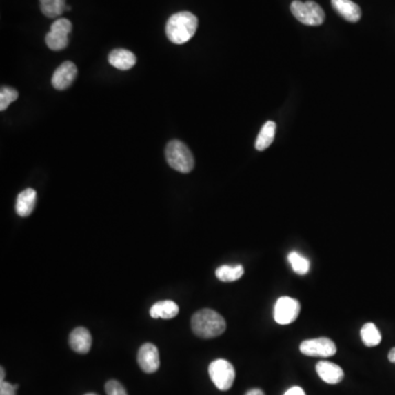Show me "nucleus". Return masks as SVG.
Wrapping results in <instances>:
<instances>
[{
  "label": "nucleus",
  "instance_id": "1",
  "mask_svg": "<svg viewBox=\"0 0 395 395\" xmlns=\"http://www.w3.org/2000/svg\"><path fill=\"white\" fill-rule=\"evenodd\" d=\"M191 328L198 337L214 338L225 332L226 322L222 315L213 310L202 309L192 315Z\"/></svg>",
  "mask_w": 395,
  "mask_h": 395
},
{
  "label": "nucleus",
  "instance_id": "2",
  "mask_svg": "<svg viewBox=\"0 0 395 395\" xmlns=\"http://www.w3.org/2000/svg\"><path fill=\"white\" fill-rule=\"evenodd\" d=\"M198 29V18L189 11L172 14L166 23V35L174 44H185L192 39Z\"/></svg>",
  "mask_w": 395,
  "mask_h": 395
},
{
  "label": "nucleus",
  "instance_id": "3",
  "mask_svg": "<svg viewBox=\"0 0 395 395\" xmlns=\"http://www.w3.org/2000/svg\"><path fill=\"white\" fill-rule=\"evenodd\" d=\"M165 155L168 165L177 172L188 174L194 170V155L185 143L178 140L168 143Z\"/></svg>",
  "mask_w": 395,
  "mask_h": 395
},
{
  "label": "nucleus",
  "instance_id": "4",
  "mask_svg": "<svg viewBox=\"0 0 395 395\" xmlns=\"http://www.w3.org/2000/svg\"><path fill=\"white\" fill-rule=\"evenodd\" d=\"M291 12L303 25L316 27L322 25L325 20V12L322 7L314 1L303 3L300 0H294L291 3Z\"/></svg>",
  "mask_w": 395,
  "mask_h": 395
},
{
  "label": "nucleus",
  "instance_id": "5",
  "mask_svg": "<svg viewBox=\"0 0 395 395\" xmlns=\"http://www.w3.org/2000/svg\"><path fill=\"white\" fill-rule=\"evenodd\" d=\"M209 376L219 390L227 391L234 383L235 369L225 359H216L209 366Z\"/></svg>",
  "mask_w": 395,
  "mask_h": 395
},
{
  "label": "nucleus",
  "instance_id": "6",
  "mask_svg": "<svg viewBox=\"0 0 395 395\" xmlns=\"http://www.w3.org/2000/svg\"><path fill=\"white\" fill-rule=\"evenodd\" d=\"M72 22L59 18L53 22L50 32L46 34L45 43L52 51H62L68 46V34L72 32Z\"/></svg>",
  "mask_w": 395,
  "mask_h": 395
},
{
  "label": "nucleus",
  "instance_id": "7",
  "mask_svg": "<svg viewBox=\"0 0 395 395\" xmlns=\"http://www.w3.org/2000/svg\"><path fill=\"white\" fill-rule=\"evenodd\" d=\"M301 305L296 298L281 296L274 305V321L280 325H288L298 318Z\"/></svg>",
  "mask_w": 395,
  "mask_h": 395
},
{
  "label": "nucleus",
  "instance_id": "8",
  "mask_svg": "<svg viewBox=\"0 0 395 395\" xmlns=\"http://www.w3.org/2000/svg\"><path fill=\"white\" fill-rule=\"evenodd\" d=\"M300 352L309 357H332L337 352L336 345L326 337L307 339L300 345Z\"/></svg>",
  "mask_w": 395,
  "mask_h": 395
},
{
  "label": "nucleus",
  "instance_id": "9",
  "mask_svg": "<svg viewBox=\"0 0 395 395\" xmlns=\"http://www.w3.org/2000/svg\"><path fill=\"white\" fill-rule=\"evenodd\" d=\"M137 363L145 374H154L159 370L161 365L157 347L151 343H146L141 347L137 354Z\"/></svg>",
  "mask_w": 395,
  "mask_h": 395
},
{
  "label": "nucleus",
  "instance_id": "10",
  "mask_svg": "<svg viewBox=\"0 0 395 395\" xmlns=\"http://www.w3.org/2000/svg\"><path fill=\"white\" fill-rule=\"evenodd\" d=\"M77 76V68L73 62L66 61L57 68L52 77V85L57 90L70 88Z\"/></svg>",
  "mask_w": 395,
  "mask_h": 395
},
{
  "label": "nucleus",
  "instance_id": "11",
  "mask_svg": "<svg viewBox=\"0 0 395 395\" xmlns=\"http://www.w3.org/2000/svg\"><path fill=\"white\" fill-rule=\"evenodd\" d=\"M316 372L323 381L328 385H337L344 379V371L336 363L320 361L316 365Z\"/></svg>",
  "mask_w": 395,
  "mask_h": 395
},
{
  "label": "nucleus",
  "instance_id": "12",
  "mask_svg": "<svg viewBox=\"0 0 395 395\" xmlns=\"http://www.w3.org/2000/svg\"><path fill=\"white\" fill-rule=\"evenodd\" d=\"M92 337L88 330L77 327L70 335V346L74 352L79 354H87L92 348Z\"/></svg>",
  "mask_w": 395,
  "mask_h": 395
},
{
  "label": "nucleus",
  "instance_id": "13",
  "mask_svg": "<svg viewBox=\"0 0 395 395\" xmlns=\"http://www.w3.org/2000/svg\"><path fill=\"white\" fill-rule=\"evenodd\" d=\"M37 203V191L28 188L21 191L17 198L16 212L22 218H27L33 212Z\"/></svg>",
  "mask_w": 395,
  "mask_h": 395
},
{
  "label": "nucleus",
  "instance_id": "14",
  "mask_svg": "<svg viewBox=\"0 0 395 395\" xmlns=\"http://www.w3.org/2000/svg\"><path fill=\"white\" fill-rule=\"evenodd\" d=\"M332 5L347 21L357 22L361 20V7L352 0H332Z\"/></svg>",
  "mask_w": 395,
  "mask_h": 395
},
{
  "label": "nucleus",
  "instance_id": "15",
  "mask_svg": "<svg viewBox=\"0 0 395 395\" xmlns=\"http://www.w3.org/2000/svg\"><path fill=\"white\" fill-rule=\"evenodd\" d=\"M109 63L117 70H131L136 64V57L129 50H113L109 54Z\"/></svg>",
  "mask_w": 395,
  "mask_h": 395
},
{
  "label": "nucleus",
  "instance_id": "16",
  "mask_svg": "<svg viewBox=\"0 0 395 395\" xmlns=\"http://www.w3.org/2000/svg\"><path fill=\"white\" fill-rule=\"evenodd\" d=\"M179 313V307L176 302L170 300L156 302L150 310V314L153 318H163V320H170L177 316Z\"/></svg>",
  "mask_w": 395,
  "mask_h": 395
},
{
  "label": "nucleus",
  "instance_id": "17",
  "mask_svg": "<svg viewBox=\"0 0 395 395\" xmlns=\"http://www.w3.org/2000/svg\"><path fill=\"white\" fill-rule=\"evenodd\" d=\"M276 130H277V125L274 121H267L266 123L263 124L255 143V148L257 151H265L266 148L272 145L274 140V135H276Z\"/></svg>",
  "mask_w": 395,
  "mask_h": 395
},
{
  "label": "nucleus",
  "instance_id": "18",
  "mask_svg": "<svg viewBox=\"0 0 395 395\" xmlns=\"http://www.w3.org/2000/svg\"><path fill=\"white\" fill-rule=\"evenodd\" d=\"M243 274H244V267L242 265H235V266L224 265V266L219 267L215 270V276L220 281H223V283L236 281V280L243 277Z\"/></svg>",
  "mask_w": 395,
  "mask_h": 395
},
{
  "label": "nucleus",
  "instance_id": "19",
  "mask_svg": "<svg viewBox=\"0 0 395 395\" xmlns=\"http://www.w3.org/2000/svg\"><path fill=\"white\" fill-rule=\"evenodd\" d=\"M41 11L48 18H57L66 11V0H40Z\"/></svg>",
  "mask_w": 395,
  "mask_h": 395
},
{
  "label": "nucleus",
  "instance_id": "20",
  "mask_svg": "<svg viewBox=\"0 0 395 395\" xmlns=\"http://www.w3.org/2000/svg\"><path fill=\"white\" fill-rule=\"evenodd\" d=\"M361 339L367 347H374L381 343V333L374 323H367L361 331Z\"/></svg>",
  "mask_w": 395,
  "mask_h": 395
},
{
  "label": "nucleus",
  "instance_id": "21",
  "mask_svg": "<svg viewBox=\"0 0 395 395\" xmlns=\"http://www.w3.org/2000/svg\"><path fill=\"white\" fill-rule=\"evenodd\" d=\"M288 261L292 267L293 272L298 274H307L310 270V261L307 257L300 255L296 252H291L288 255Z\"/></svg>",
  "mask_w": 395,
  "mask_h": 395
},
{
  "label": "nucleus",
  "instance_id": "22",
  "mask_svg": "<svg viewBox=\"0 0 395 395\" xmlns=\"http://www.w3.org/2000/svg\"><path fill=\"white\" fill-rule=\"evenodd\" d=\"M18 92L10 87H3L0 90V110L5 111L10 103L18 99Z\"/></svg>",
  "mask_w": 395,
  "mask_h": 395
},
{
  "label": "nucleus",
  "instance_id": "23",
  "mask_svg": "<svg viewBox=\"0 0 395 395\" xmlns=\"http://www.w3.org/2000/svg\"><path fill=\"white\" fill-rule=\"evenodd\" d=\"M105 392L107 395H128L123 385L117 380H110L105 383Z\"/></svg>",
  "mask_w": 395,
  "mask_h": 395
},
{
  "label": "nucleus",
  "instance_id": "24",
  "mask_svg": "<svg viewBox=\"0 0 395 395\" xmlns=\"http://www.w3.org/2000/svg\"><path fill=\"white\" fill-rule=\"evenodd\" d=\"M19 385H12L8 382L0 381V395H16Z\"/></svg>",
  "mask_w": 395,
  "mask_h": 395
},
{
  "label": "nucleus",
  "instance_id": "25",
  "mask_svg": "<svg viewBox=\"0 0 395 395\" xmlns=\"http://www.w3.org/2000/svg\"><path fill=\"white\" fill-rule=\"evenodd\" d=\"M283 395H305V392L300 387H293Z\"/></svg>",
  "mask_w": 395,
  "mask_h": 395
},
{
  "label": "nucleus",
  "instance_id": "26",
  "mask_svg": "<svg viewBox=\"0 0 395 395\" xmlns=\"http://www.w3.org/2000/svg\"><path fill=\"white\" fill-rule=\"evenodd\" d=\"M245 395H265V393H263L261 389H252V390L248 391Z\"/></svg>",
  "mask_w": 395,
  "mask_h": 395
},
{
  "label": "nucleus",
  "instance_id": "27",
  "mask_svg": "<svg viewBox=\"0 0 395 395\" xmlns=\"http://www.w3.org/2000/svg\"><path fill=\"white\" fill-rule=\"evenodd\" d=\"M387 358H389V361H390L391 363H395V347L394 348H392V350H390V352H389V356H387Z\"/></svg>",
  "mask_w": 395,
  "mask_h": 395
},
{
  "label": "nucleus",
  "instance_id": "28",
  "mask_svg": "<svg viewBox=\"0 0 395 395\" xmlns=\"http://www.w3.org/2000/svg\"><path fill=\"white\" fill-rule=\"evenodd\" d=\"M5 369H3V367H1V369H0V381H5Z\"/></svg>",
  "mask_w": 395,
  "mask_h": 395
},
{
  "label": "nucleus",
  "instance_id": "29",
  "mask_svg": "<svg viewBox=\"0 0 395 395\" xmlns=\"http://www.w3.org/2000/svg\"><path fill=\"white\" fill-rule=\"evenodd\" d=\"M85 395H98V394H96V393H87V394Z\"/></svg>",
  "mask_w": 395,
  "mask_h": 395
}]
</instances>
